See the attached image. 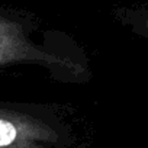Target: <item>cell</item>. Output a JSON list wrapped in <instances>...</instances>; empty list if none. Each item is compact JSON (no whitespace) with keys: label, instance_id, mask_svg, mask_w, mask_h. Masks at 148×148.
<instances>
[{"label":"cell","instance_id":"cell-1","mask_svg":"<svg viewBox=\"0 0 148 148\" xmlns=\"http://www.w3.org/2000/svg\"><path fill=\"white\" fill-rule=\"evenodd\" d=\"M18 49V35L15 32L13 22L8 21L0 13V64L12 60Z\"/></svg>","mask_w":148,"mask_h":148}]
</instances>
